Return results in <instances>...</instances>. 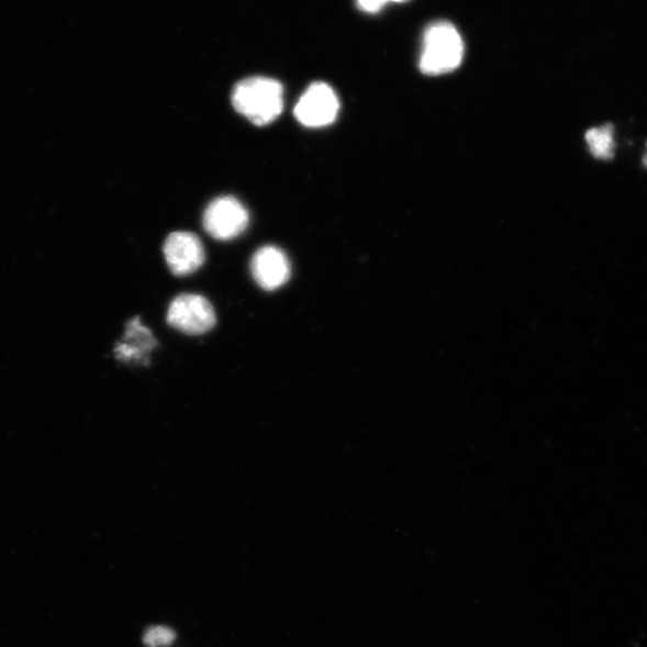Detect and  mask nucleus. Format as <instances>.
<instances>
[{"mask_svg":"<svg viewBox=\"0 0 647 647\" xmlns=\"http://www.w3.org/2000/svg\"><path fill=\"white\" fill-rule=\"evenodd\" d=\"M232 103L250 123L266 126L283 111V87L272 78L249 77L234 87Z\"/></svg>","mask_w":647,"mask_h":647,"instance_id":"1","label":"nucleus"},{"mask_svg":"<svg viewBox=\"0 0 647 647\" xmlns=\"http://www.w3.org/2000/svg\"><path fill=\"white\" fill-rule=\"evenodd\" d=\"M464 55V40L456 26L446 21L432 23L425 32L421 71L433 76L451 72L458 68Z\"/></svg>","mask_w":647,"mask_h":647,"instance_id":"2","label":"nucleus"},{"mask_svg":"<svg viewBox=\"0 0 647 647\" xmlns=\"http://www.w3.org/2000/svg\"><path fill=\"white\" fill-rule=\"evenodd\" d=\"M167 322L179 332L198 336L210 332L216 324V313L204 297L182 294L171 301Z\"/></svg>","mask_w":647,"mask_h":647,"instance_id":"3","label":"nucleus"},{"mask_svg":"<svg viewBox=\"0 0 647 647\" xmlns=\"http://www.w3.org/2000/svg\"><path fill=\"white\" fill-rule=\"evenodd\" d=\"M247 209L235 197L216 198L205 210L203 226L216 241L228 242L242 235L248 227Z\"/></svg>","mask_w":647,"mask_h":647,"instance_id":"4","label":"nucleus"},{"mask_svg":"<svg viewBox=\"0 0 647 647\" xmlns=\"http://www.w3.org/2000/svg\"><path fill=\"white\" fill-rule=\"evenodd\" d=\"M339 101L334 89L326 83L311 85L295 105L298 122L306 127H324L335 122Z\"/></svg>","mask_w":647,"mask_h":647,"instance_id":"5","label":"nucleus"},{"mask_svg":"<svg viewBox=\"0 0 647 647\" xmlns=\"http://www.w3.org/2000/svg\"><path fill=\"white\" fill-rule=\"evenodd\" d=\"M164 254L170 271L177 276L196 272L205 259L200 237L190 232L169 234L164 245Z\"/></svg>","mask_w":647,"mask_h":647,"instance_id":"6","label":"nucleus"},{"mask_svg":"<svg viewBox=\"0 0 647 647\" xmlns=\"http://www.w3.org/2000/svg\"><path fill=\"white\" fill-rule=\"evenodd\" d=\"M290 261L283 250L275 246H264L250 260V272L257 285L274 292L289 281Z\"/></svg>","mask_w":647,"mask_h":647,"instance_id":"7","label":"nucleus"},{"mask_svg":"<svg viewBox=\"0 0 647 647\" xmlns=\"http://www.w3.org/2000/svg\"><path fill=\"white\" fill-rule=\"evenodd\" d=\"M156 346L153 333L136 316L127 323L125 335L122 342L118 343L114 354L119 361L148 365L149 355Z\"/></svg>","mask_w":647,"mask_h":647,"instance_id":"8","label":"nucleus"},{"mask_svg":"<svg viewBox=\"0 0 647 647\" xmlns=\"http://www.w3.org/2000/svg\"><path fill=\"white\" fill-rule=\"evenodd\" d=\"M585 138L593 156L600 158V160H611L613 158L615 141L612 124L590 129L587 132Z\"/></svg>","mask_w":647,"mask_h":647,"instance_id":"9","label":"nucleus"},{"mask_svg":"<svg viewBox=\"0 0 647 647\" xmlns=\"http://www.w3.org/2000/svg\"><path fill=\"white\" fill-rule=\"evenodd\" d=\"M175 632L167 627H154L145 633L144 643L148 646H167L174 643Z\"/></svg>","mask_w":647,"mask_h":647,"instance_id":"10","label":"nucleus"},{"mask_svg":"<svg viewBox=\"0 0 647 647\" xmlns=\"http://www.w3.org/2000/svg\"><path fill=\"white\" fill-rule=\"evenodd\" d=\"M408 0H358L361 10L375 13L384 8L388 3H405Z\"/></svg>","mask_w":647,"mask_h":647,"instance_id":"11","label":"nucleus"},{"mask_svg":"<svg viewBox=\"0 0 647 647\" xmlns=\"http://www.w3.org/2000/svg\"><path fill=\"white\" fill-rule=\"evenodd\" d=\"M646 149H647V143H646ZM643 164L647 168V150H646V154L643 157Z\"/></svg>","mask_w":647,"mask_h":647,"instance_id":"12","label":"nucleus"}]
</instances>
